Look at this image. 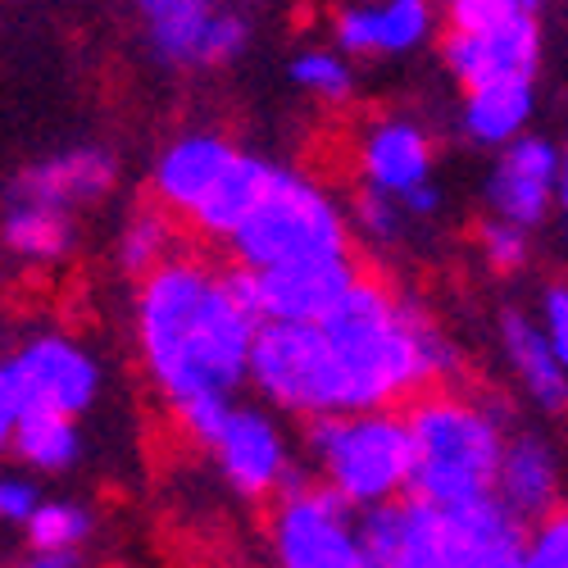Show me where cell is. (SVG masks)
<instances>
[{
  "mask_svg": "<svg viewBox=\"0 0 568 568\" xmlns=\"http://www.w3.org/2000/svg\"><path fill=\"white\" fill-rule=\"evenodd\" d=\"M0 242L28 264H60V260H69V251L78 242V223H73V214L51 210V205L10 201L6 219H0Z\"/></svg>",
  "mask_w": 568,
  "mask_h": 568,
  "instance_id": "7402d4cb",
  "label": "cell"
},
{
  "mask_svg": "<svg viewBox=\"0 0 568 568\" xmlns=\"http://www.w3.org/2000/svg\"><path fill=\"white\" fill-rule=\"evenodd\" d=\"M400 210H405L409 219H433V214L442 210V192H437V182H428V186H418V192H409V196L400 201Z\"/></svg>",
  "mask_w": 568,
  "mask_h": 568,
  "instance_id": "e575fe53",
  "label": "cell"
},
{
  "mask_svg": "<svg viewBox=\"0 0 568 568\" xmlns=\"http://www.w3.org/2000/svg\"><path fill=\"white\" fill-rule=\"evenodd\" d=\"M14 568H87L82 550H23Z\"/></svg>",
  "mask_w": 568,
  "mask_h": 568,
  "instance_id": "836d02e7",
  "label": "cell"
},
{
  "mask_svg": "<svg viewBox=\"0 0 568 568\" xmlns=\"http://www.w3.org/2000/svg\"><path fill=\"white\" fill-rule=\"evenodd\" d=\"M314 478L333 487L351 509L405 500L414 487V437L405 409L333 414L305 423Z\"/></svg>",
  "mask_w": 568,
  "mask_h": 568,
  "instance_id": "8992f818",
  "label": "cell"
},
{
  "mask_svg": "<svg viewBox=\"0 0 568 568\" xmlns=\"http://www.w3.org/2000/svg\"><path fill=\"white\" fill-rule=\"evenodd\" d=\"M437 28L433 0H355L333 14L342 55H409Z\"/></svg>",
  "mask_w": 568,
  "mask_h": 568,
  "instance_id": "e0dca14e",
  "label": "cell"
},
{
  "mask_svg": "<svg viewBox=\"0 0 568 568\" xmlns=\"http://www.w3.org/2000/svg\"><path fill=\"white\" fill-rule=\"evenodd\" d=\"M268 537L277 568H373L355 537V509L327 483L301 473L273 496Z\"/></svg>",
  "mask_w": 568,
  "mask_h": 568,
  "instance_id": "ba28073f",
  "label": "cell"
},
{
  "mask_svg": "<svg viewBox=\"0 0 568 568\" xmlns=\"http://www.w3.org/2000/svg\"><path fill=\"white\" fill-rule=\"evenodd\" d=\"M500 351L509 373L518 377L524 396L546 409V414H568V368L559 364V355L550 351V342L541 337L537 318L505 310L500 314Z\"/></svg>",
  "mask_w": 568,
  "mask_h": 568,
  "instance_id": "ffe728a7",
  "label": "cell"
},
{
  "mask_svg": "<svg viewBox=\"0 0 568 568\" xmlns=\"http://www.w3.org/2000/svg\"><path fill=\"white\" fill-rule=\"evenodd\" d=\"M559 164H564V151L550 136H537V132L505 146L487 173V186H483L491 219L537 232L550 219L555 196H559Z\"/></svg>",
  "mask_w": 568,
  "mask_h": 568,
  "instance_id": "5bb4252c",
  "label": "cell"
},
{
  "mask_svg": "<svg viewBox=\"0 0 568 568\" xmlns=\"http://www.w3.org/2000/svg\"><path fill=\"white\" fill-rule=\"evenodd\" d=\"M287 73H292V87H301L305 97H314L323 105H346L355 91L351 60L337 51H301Z\"/></svg>",
  "mask_w": 568,
  "mask_h": 568,
  "instance_id": "4316f807",
  "label": "cell"
},
{
  "mask_svg": "<svg viewBox=\"0 0 568 568\" xmlns=\"http://www.w3.org/2000/svg\"><path fill=\"white\" fill-rule=\"evenodd\" d=\"M41 491L32 478H19V473H0V524L10 528H28V518L37 514Z\"/></svg>",
  "mask_w": 568,
  "mask_h": 568,
  "instance_id": "d6a6232c",
  "label": "cell"
},
{
  "mask_svg": "<svg viewBox=\"0 0 568 568\" xmlns=\"http://www.w3.org/2000/svg\"><path fill=\"white\" fill-rule=\"evenodd\" d=\"M132 6H136V10H146V14H151V10H164V6H173V0H132Z\"/></svg>",
  "mask_w": 568,
  "mask_h": 568,
  "instance_id": "74e56055",
  "label": "cell"
},
{
  "mask_svg": "<svg viewBox=\"0 0 568 568\" xmlns=\"http://www.w3.org/2000/svg\"><path fill=\"white\" fill-rule=\"evenodd\" d=\"M10 455L32 468V473H69L82 459V433L78 418H60V414H28L19 418V428L10 437Z\"/></svg>",
  "mask_w": 568,
  "mask_h": 568,
  "instance_id": "cb8c5ba5",
  "label": "cell"
},
{
  "mask_svg": "<svg viewBox=\"0 0 568 568\" xmlns=\"http://www.w3.org/2000/svg\"><path fill=\"white\" fill-rule=\"evenodd\" d=\"M260 318L236 305L227 268L182 251L136 282L132 333L141 368L169 409L196 396H236L251 383Z\"/></svg>",
  "mask_w": 568,
  "mask_h": 568,
  "instance_id": "6da1fadb",
  "label": "cell"
},
{
  "mask_svg": "<svg viewBox=\"0 0 568 568\" xmlns=\"http://www.w3.org/2000/svg\"><path fill=\"white\" fill-rule=\"evenodd\" d=\"M364 268L351 260H318V264H292V268H242L227 264V287L246 314L260 323H323V314L333 310L351 282Z\"/></svg>",
  "mask_w": 568,
  "mask_h": 568,
  "instance_id": "30bf717a",
  "label": "cell"
},
{
  "mask_svg": "<svg viewBox=\"0 0 568 568\" xmlns=\"http://www.w3.org/2000/svg\"><path fill=\"white\" fill-rule=\"evenodd\" d=\"M0 383H6V396L19 418L28 414L78 418L101 396V364L78 342L60 333H41L0 359Z\"/></svg>",
  "mask_w": 568,
  "mask_h": 568,
  "instance_id": "9c48e42d",
  "label": "cell"
},
{
  "mask_svg": "<svg viewBox=\"0 0 568 568\" xmlns=\"http://www.w3.org/2000/svg\"><path fill=\"white\" fill-rule=\"evenodd\" d=\"M524 524L496 500H468L446 509L442 568H518L524 559Z\"/></svg>",
  "mask_w": 568,
  "mask_h": 568,
  "instance_id": "ac0fdd59",
  "label": "cell"
},
{
  "mask_svg": "<svg viewBox=\"0 0 568 568\" xmlns=\"http://www.w3.org/2000/svg\"><path fill=\"white\" fill-rule=\"evenodd\" d=\"M541 0H446L442 14L450 32H473V28H487L500 23L509 14H537Z\"/></svg>",
  "mask_w": 568,
  "mask_h": 568,
  "instance_id": "4dcf8cb0",
  "label": "cell"
},
{
  "mask_svg": "<svg viewBox=\"0 0 568 568\" xmlns=\"http://www.w3.org/2000/svg\"><path fill=\"white\" fill-rule=\"evenodd\" d=\"M405 219L409 214L400 210V201H392L383 192H368V186H359V196L351 205V232L368 236V242H377V246H392L400 236V227H405Z\"/></svg>",
  "mask_w": 568,
  "mask_h": 568,
  "instance_id": "f1b7e54d",
  "label": "cell"
},
{
  "mask_svg": "<svg viewBox=\"0 0 568 568\" xmlns=\"http://www.w3.org/2000/svg\"><path fill=\"white\" fill-rule=\"evenodd\" d=\"M496 500L518 518L524 528L550 518L559 505V459L541 433H509L500 473H496Z\"/></svg>",
  "mask_w": 568,
  "mask_h": 568,
  "instance_id": "d6986e66",
  "label": "cell"
},
{
  "mask_svg": "<svg viewBox=\"0 0 568 568\" xmlns=\"http://www.w3.org/2000/svg\"><path fill=\"white\" fill-rule=\"evenodd\" d=\"M14 428H19V414H14L10 396H6V383H0V450H10V437H14Z\"/></svg>",
  "mask_w": 568,
  "mask_h": 568,
  "instance_id": "d590c367",
  "label": "cell"
},
{
  "mask_svg": "<svg viewBox=\"0 0 568 568\" xmlns=\"http://www.w3.org/2000/svg\"><path fill=\"white\" fill-rule=\"evenodd\" d=\"M537 327L550 342V351L559 355V364L568 368V282H550L541 292V310H537Z\"/></svg>",
  "mask_w": 568,
  "mask_h": 568,
  "instance_id": "1f68e13d",
  "label": "cell"
},
{
  "mask_svg": "<svg viewBox=\"0 0 568 568\" xmlns=\"http://www.w3.org/2000/svg\"><path fill=\"white\" fill-rule=\"evenodd\" d=\"M518 568H568V509H555L550 518L524 532V559Z\"/></svg>",
  "mask_w": 568,
  "mask_h": 568,
  "instance_id": "f546056e",
  "label": "cell"
},
{
  "mask_svg": "<svg viewBox=\"0 0 568 568\" xmlns=\"http://www.w3.org/2000/svg\"><path fill=\"white\" fill-rule=\"evenodd\" d=\"M273 160L242 151L219 132H182L155 155V201L205 242H232L273 178Z\"/></svg>",
  "mask_w": 568,
  "mask_h": 568,
  "instance_id": "277c9868",
  "label": "cell"
},
{
  "mask_svg": "<svg viewBox=\"0 0 568 568\" xmlns=\"http://www.w3.org/2000/svg\"><path fill=\"white\" fill-rule=\"evenodd\" d=\"M146 45L169 69H223L251 51V19L219 0H173L146 14Z\"/></svg>",
  "mask_w": 568,
  "mask_h": 568,
  "instance_id": "8fae6325",
  "label": "cell"
},
{
  "mask_svg": "<svg viewBox=\"0 0 568 568\" xmlns=\"http://www.w3.org/2000/svg\"><path fill=\"white\" fill-rule=\"evenodd\" d=\"M318 327L342 359L351 414L400 409L459 377V351L442 323L373 273H359Z\"/></svg>",
  "mask_w": 568,
  "mask_h": 568,
  "instance_id": "7a4b0ae2",
  "label": "cell"
},
{
  "mask_svg": "<svg viewBox=\"0 0 568 568\" xmlns=\"http://www.w3.org/2000/svg\"><path fill=\"white\" fill-rule=\"evenodd\" d=\"M478 251L496 273H518L532 260V232L514 227L505 219H483L478 223Z\"/></svg>",
  "mask_w": 568,
  "mask_h": 568,
  "instance_id": "83f0119b",
  "label": "cell"
},
{
  "mask_svg": "<svg viewBox=\"0 0 568 568\" xmlns=\"http://www.w3.org/2000/svg\"><path fill=\"white\" fill-rule=\"evenodd\" d=\"M442 64L464 87H496V82H537L541 69V23L537 14H509L500 23L450 32L442 37Z\"/></svg>",
  "mask_w": 568,
  "mask_h": 568,
  "instance_id": "7c38bea8",
  "label": "cell"
},
{
  "mask_svg": "<svg viewBox=\"0 0 568 568\" xmlns=\"http://www.w3.org/2000/svg\"><path fill=\"white\" fill-rule=\"evenodd\" d=\"M355 164H359V186L383 192L392 201H405L409 192L433 182L437 146H433L428 128H423L418 119L387 114V119H373L364 128Z\"/></svg>",
  "mask_w": 568,
  "mask_h": 568,
  "instance_id": "9a60e30c",
  "label": "cell"
},
{
  "mask_svg": "<svg viewBox=\"0 0 568 568\" xmlns=\"http://www.w3.org/2000/svg\"><path fill=\"white\" fill-rule=\"evenodd\" d=\"M178 227H182V223H178L160 201L136 205V210L123 219L119 246H114L119 268L132 273V277L141 282L146 273H155V268H164L169 260H178V255H182V236H178Z\"/></svg>",
  "mask_w": 568,
  "mask_h": 568,
  "instance_id": "603a6c76",
  "label": "cell"
},
{
  "mask_svg": "<svg viewBox=\"0 0 568 568\" xmlns=\"http://www.w3.org/2000/svg\"><path fill=\"white\" fill-rule=\"evenodd\" d=\"M405 423L414 437L409 496L437 509L496 496V473L509 442V414L500 400L437 387L405 405Z\"/></svg>",
  "mask_w": 568,
  "mask_h": 568,
  "instance_id": "3957f363",
  "label": "cell"
},
{
  "mask_svg": "<svg viewBox=\"0 0 568 568\" xmlns=\"http://www.w3.org/2000/svg\"><path fill=\"white\" fill-rule=\"evenodd\" d=\"M210 455L223 473V483L246 500H273L296 473L292 446L282 437L277 418L264 414L260 405H242V400L227 409L219 437L210 442Z\"/></svg>",
  "mask_w": 568,
  "mask_h": 568,
  "instance_id": "4fadbf2b",
  "label": "cell"
},
{
  "mask_svg": "<svg viewBox=\"0 0 568 568\" xmlns=\"http://www.w3.org/2000/svg\"><path fill=\"white\" fill-rule=\"evenodd\" d=\"M251 387L305 423L351 414L342 359L318 323H264L251 351Z\"/></svg>",
  "mask_w": 568,
  "mask_h": 568,
  "instance_id": "52a82bcc",
  "label": "cell"
},
{
  "mask_svg": "<svg viewBox=\"0 0 568 568\" xmlns=\"http://www.w3.org/2000/svg\"><path fill=\"white\" fill-rule=\"evenodd\" d=\"M318 260H351V214L310 173L277 164L246 223L232 232L227 264L264 273Z\"/></svg>",
  "mask_w": 568,
  "mask_h": 568,
  "instance_id": "5b68a950",
  "label": "cell"
},
{
  "mask_svg": "<svg viewBox=\"0 0 568 568\" xmlns=\"http://www.w3.org/2000/svg\"><path fill=\"white\" fill-rule=\"evenodd\" d=\"M532 114H537V82H496V87L464 91L459 128L473 146L500 155L518 136H528Z\"/></svg>",
  "mask_w": 568,
  "mask_h": 568,
  "instance_id": "44dd1931",
  "label": "cell"
},
{
  "mask_svg": "<svg viewBox=\"0 0 568 568\" xmlns=\"http://www.w3.org/2000/svg\"><path fill=\"white\" fill-rule=\"evenodd\" d=\"M114 182H119V164L105 146H69L60 155L23 164L10 182V201L78 214L82 205L105 201L114 192Z\"/></svg>",
  "mask_w": 568,
  "mask_h": 568,
  "instance_id": "2e32d148",
  "label": "cell"
},
{
  "mask_svg": "<svg viewBox=\"0 0 568 568\" xmlns=\"http://www.w3.org/2000/svg\"><path fill=\"white\" fill-rule=\"evenodd\" d=\"M355 537L373 568H396L409 537V496L373 505V509H355Z\"/></svg>",
  "mask_w": 568,
  "mask_h": 568,
  "instance_id": "484cf974",
  "label": "cell"
},
{
  "mask_svg": "<svg viewBox=\"0 0 568 568\" xmlns=\"http://www.w3.org/2000/svg\"><path fill=\"white\" fill-rule=\"evenodd\" d=\"M555 205H559V214L568 223V146H564V164H559V196H555Z\"/></svg>",
  "mask_w": 568,
  "mask_h": 568,
  "instance_id": "8d00e7d4",
  "label": "cell"
},
{
  "mask_svg": "<svg viewBox=\"0 0 568 568\" xmlns=\"http://www.w3.org/2000/svg\"><path fill=\"white\" fill-rule=\"evenodd\" d=\"M28 550H82L97 537V514L78 500H41L28 518Z\"/></svg>",
  "mask_w": 568,
  "mask_h": 568,
  "instance_id": "d4e9b609",
  "label": "cell"
}]
</instances>
